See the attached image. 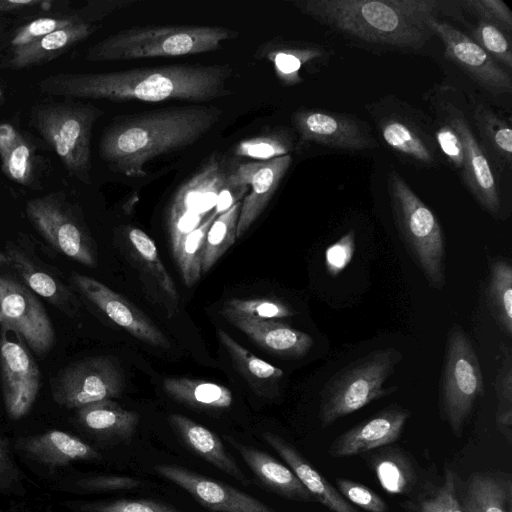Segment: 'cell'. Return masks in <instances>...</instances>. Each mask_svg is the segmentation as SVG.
Returning <instances> with one entry per match:
<instances>
[{
  "label": "cell",
  "instance_id": "37",
  "mask_svg": "<svg viewBox=\"0 0 512 512\" xmlns=\"http://www.w3.org/2000/svg\"><path fill=\"white\" fill-rule=\"evenodd\" d=\"M215 218L211 212L196 229L172 248L183 281L187 286L195 284L202 274L206 235Z\"/></svg>",
  "mask_w": 512,
  "mask_h": 512
},
{
  "label": "cell",
  "instance_id": "27",
  "mask_svg": "<svg viewBox=\"0 0 512 512\" xmlns=\"http://www.w3.org/2000/svg\"><path fill=\"white\" fill-rule=\"evenodd\" d=\"M262 437L284 460L317 502L332 512H360L292 444L272 432H264Z\"/></svg>",
  "mask_w": 512,
  "mask_h": 512
},
{
  "label": "cell",
  "instance_id": "12",
  "mask_svg": "<svg viewBox=\"0 0 512 512\" xmlns=\"http://www.w3.org/2000/svg\"><path fill=\"white\" fill-rule=\"evenodd\" d=\"M123 389V373L110 356L77 360L62 368L51 379L53 400L68 409L117 398Z\"/></svg>",
  "mask_w": 512,
  "mask_h": 512
},
{
  "label": "cell",
  "instance_id": "34",
  "mask_svg": "<svg viewBox=\"0 0 512 512\" xmlns=\"http://www.w3.org/2000/svg\"><path fill=\"white\" fill-rule=\"evenodd\" d=\"M163 389L174 400L193 408L221 410L232 404L231 391L213 382L187 377H167L163 381Z\"/></svg>",
  "mask_w": 512,
  "mask_h": 512
},
{
  "label": "cell",
  "instance_id": "31",
  "mask_svg": "<svg viewBox=\"0 0 512 512\" xmlns=\"http://www.w3.org/2000/svg\"><path fill=\"white\" fill-rule=\"evenodd\" d=\"M94 30L93 24L80 20L31 44L13 49L8 64L12 68L20 69L48 62L89 37Z\"/></svg>",
  "mask_w": 512,
  "mask_h": 512
},
{
  "label": "cell",
  "instance_id": "50",
  "mask_svg": "<svg viewBox=\"0 0 512 512\" xmlns=\"http://www.w3.org/2000/svg\"><path fill=\"white\" fill-rule=\"evenodd\" d=\"M337 489L352 505L368 512H387L386 502L369 487L350 479L339 478Z\"/></svg>",
  "mask_w": 512,
  "mask_h": 512
},
{
  "label": "cell",
  "instance_id": "51",
  "mask_svg": "<svg viewBox=\"0 0 512 512\" xmlns=\"http://www.w3.org/2000/svg\"><path fill=\"white\" fill-rule=\"evenodd\" d=\"M355 250V231L350 229L346 234L331 244L325 252L327 273L338 276L350 263Z\"/></svg>",
  "mask_w": 512,
  "mask_h": 512
},
{
  "label": "cell",
  "instance_id": "4",
  "mask_svg": "<svg viewBox=\"0 0 512 512\" xmlns=\"http://www.w3.org/2000/svg\"><path fill=\"white\" fill-rule=\"evenodd\" d=\"M236 30L206 25H148L118 31L92 45L89 61L177 57L216 51L238 37Z\"/></svg>",
  "mask_w": 512,
  "mask_h": 512
},
{
  "label": "cell",
  "instance_id": "13",
  "mask_svg": "<svg viewBox=\"0 0 512 512\" xmlns=\"http://www.w3.org/2000/svg\"><path fill=\"white\" fill-rule=\"evenodd\" d=\"M0 323L18 333L38 356L54 345L55 331L42 303L18 278L1 272Z\"/></svg>",
  "mask_w": 512,
  "mask_h": 512
},
{
  "label": "cell",
  "instance_id": "47",
  "mask_svg": "<svg viewBox=\"0 0 512 512\" xmlns=\"http://www.w3.org/2000/svg\"><path fill=\"white\" fill-rule=\"evenodd\" d=\"M80 20L82 19L77 17L38 18L20 27L13 36L11 45L14 47L13 49L26 46L54 31L67 28Z\"/></svg>",
  "mask_w": 512,
  "mask_h": 512
},
{
  "label": "cell",
  "instance_id": "21",
  "mask_svg": "<svg viewBox=\"0 0 512 512\" xmlns=\"http://www.w3.org/2000/svg\"><path fill=\"white\" fill-rule=\"evenodd\" d=\"M410 414L408 409L390 405L338 435L328 453L342 458L387 446L400 437Z\"/></svg>",
  "mask_w": 512,
  "mask_h": 512
},
{
  "label": "cell",
  "instance_id": "11",
  "mask_svg": "<svg viewBox=\"0 0 512 512\" xmlns=\"http://www.w3.org/2000/svg\"><path fill=\"white\" fill-rule=\"evenodd\" d=\"M28 219L55 250L85 266L96 263V249L80 214L63 197L45 195L27 202Z\"/></svg>",
  "mask_w": 512,
  "mask_h": 512
},
{
  "label": "cell",
  "instance_id": "24",
  "mask_svg": "<svg viewBox=\"0 0 512 512\" xmlns=\"http://www.w3.org/2000/svg\"><path fill=\"white\" fill-rule=\"evenodd\" d=\"M236 328L256 344L280 357L300 358L314 344L313 338L300 330L274 320L255 319L222 312Z\"/></svg>",
  "mask_w": 512,
  "mask_h": 512
},
{
  "label": "cell",
  "instance_id": "44",
  "mask_svg": "<svg viewBox=\"0 0 512 512\" xmlns=\"http://www.w3.org/2000/svg\"><path fill=\"white\" fill-rule=\"evenodd\" d=\"M222 312L264 320L286 318L295 313L286 304L267 298L230 299L225 303Z\"/></svg>",
  "mask_w": 512,
  "mask_h": 512
},
{
  "label": "cell",
  "instance_id": "57",
  "mask_svg": "<svg viewBox=\"0 0 512 512\" xmlns=\"http://www.w3.org/2000/svg\"><path fill=\"white\" fill-rule=\"evenodd\" d=\"M0 325H1V323H0Z\"/></svg>",
  "mask_w": 512,
  "mask_h": 512
},
{
  "label": "cell",
  "instance_id": "52",
  "mask_svg": "<svg viewBox=\"0 0 512 512\" xmlns=\"http://www.w3.org/2000/svg\"><path fill=\"white\" fill-rule=\"evenodd\" d=\"M142 481L135 477L118 475H99L80 479L76 486L90 492H108L136 489Z\"/></svg>",
  "mask_w": 512,
  "mask_h": 512
},
{
  "label": "cell",
  "instance_id": "18",
  "mask_svg": "<svg viewBox=\"0 0 512 512\" xmlns=\"http://www.w3.org/2000/svg\"><path fill=\"white\" fill-rule=\"evenodd\" d=\"M154 471L213 512H276L241 490L187 468L174 464H156Z\"/></svg>",
  "mask_w": 512,
  "mask_h": 512
},
{
  "label": "cell",
  "instance_id": "17",
  "mask_svg": "<svg viewBox=\"0 0 512 512\" xmlns=\"http://www.w3.org/2000/svg\"><path fill=\"white\" fill-rule=\"evenodd\" d=\"M291 163L290 154L268 161L236 163L228 177V184L251 188L242 201L236 238L242 237L265 210Z\"/></svg>",
  "mask_w": 512,
  "mask_h": 512
},
{
  "label": "cell",
  "instance_id": "9",
  "mask_svg": "<svg viewBox=\"0 0 512 512\" xmlns=\"http://www.w3.org/2000/svg\"><path fill=\"white\" fill-rule=\"evenodd\" d=\"M103 111L84 103H45L31 112V123L53 148L71 176L89 184L91 132Z\"/></svg>",
  "mask_w": 512,
  "mask_h": 512
},
{
  "label": "cell",
  "instance_id": "49",
  "mask_svg": "<svg viewBox=\"0 0 512 512\" xmlns=\"http://www.w3.org/2000/svg\"><path fill=\"white\" fill-rule=\"evenodd\" d=\"M82 512H182L163 502L146 499H120L114 501L87 502Z\"/></svg>",
  "mask_w": 512,
  "mask_h": 512
},
{
  "label": "cell",
  "instance_id": "8",
  "mask_svg": "<svg viewBox=\"0 0 512 512\" xmlns=\"http://www.w3.org/2000/svg\"><path fill=\"white\" fill-rule=\"evenodd\" d=\"M433 113L443 118L458 134L464 151L460 178L477 203L492 217L501 212L496 171L472 129L462 95L452 86H435L427 95Z\"/></svg>",
  "mask_w": 512,
  "mask_h": 512
},
{
  "label": "cell",
  "instance_id": "3",
  "mask_svg": "<svg viewBox=\"0 0 512 512\" xmlns=\"http://www.w3.org/2000/svg\"><path fill=\"white\" fill-rule=\"evenodd\" d=\"M222 114L215 106L189 105L122 115L103 131L99 153L115 172L144 177L147 164L195 144Z\"/></svg>",
  "mask_w": 512,
  "mask_h": 512
},
{
  "label": "cell",
  "instance_id": "38",
  "mask_svg": "<svg viewBox=\"0 0 512 512\" xmlns=\"http://www.w3.org/2000/svg\"><path fill=\"white\" fill-rule=\"evenodd\" d=\"M242 201L217 216L211 224L205 240L201 273L208 272L220 257L234 244Z\"/></svg>",
  "mask_w": 512,
  "mask_h": 512
},
{
  "label": "cell",
  "instance_id": "10",
  "mask_svg": "<svg viewBox=\"0 0 512 512\" xmlns=\"http://www.w3.org/2000/svg\"><path fill=\"white\" fill-rule=\"evenodd\" d=\"M483 393V375L475 349L463 329L455 324L447 335L439 383L441 413L454 435H461Z\"/></svg>",
  "mask_w": 512,
  "mask_h": 512
},
{
  "label": "cell",
  "instance_id": "35",
  "mask_svg": "<svg viewBox=\"0 0 512 512\" xmlns=\"http://www.w3.org/2000/svg\"><path fill=\"white\" fill-rule=\"evenodd\" d=\"M489 311L500 330L512 336V266L508 259L497 258L490 264L486 288Z\"/></svg>",
  "mask_w": 512,
  "mask_h": 512
},
{
  "label": "cell",
  "instance_id": "54",
  "mask_svg": "<svg viewBox=\"0 0 512 512\" xmlns=\"http://www.w3.org/2000/svg\"><path fill=\"white\" fill-rule=\"evenodd\" d=\"M249 191L248 186L230 185L227 184L220 192L217 203L212 211V214L217 217L230 209L237 202L246 196Z\"/></svg>",
  "mask_w": 512,
  "mask_h": 512
},
{
  "label": "cell",
  "instance_id": "36",
  "mask_svg": "<svg viewBox=\"0 0 512 512\" xmlns=\"http://www.w3.org/2000/svg\"><path fill=\"white\" fill-rule=\"evenodd\" d=\"M302 144L287 127H277L263 134L239 141L233 147L238 158L251 161H268L277 157L291 155Z\"/></svg>",
  "mask_w": 512,
  "mask_h": 512
},
{
  "label": "cell",
  "instance_id": "16",
  "mask_svg": "<svg viewBox=\"0 0 512 512\" xmlns=\"http://www.w3.org/2000/svg\"><path fill=\"white\" fill-rule=\"evenodd\" d=\"M294 130L303 142L346 150L378 147L368 123L353 114L316 108H300L292 115Z\"/></svg>",
  "mask_w": 512,
  "mask_h": 512
},
{
  "label": "cell",
  "instance_id": "29",
  "mask_svg": "<svg viewBox=\"0 0 512 512\" xmlns=\"http://www.w3.org/2000/svg\"><path fill=\"white\" fill-rule=\"evenodd\" d=\"M76 420L83 429L100 440L128 444L134 436L139 415L124 409L112 399H106L78 408Z\"/></svg>",
  "mask_w": 512,
  "mask_h": 512
},
{
  "label": "cell",
  "instance_id": "19",
  "mask_svg": "<svg viewBox=\"0 0 512 512\" xmlns=\"http://www.w3.org/2000/svg\"><path fill=\"white\" fill-rule=\"evenodd\" d=\"M70 280L75 291L131 335L154 346H169L167 337L141 310L105 284L77 272Z\"/></svg>",
  "mask_w": 512,
  "mask_h": 512
},
{
  "label": "cell",
  "instance_id": "7",
  "mask_svg": "<svg viewBox=\"0 0 512 512\" xmlns=\"http://www.w3.org/2000/svg\"><path fill=\"white\" fill-rule=\"evenodd\" d=\"M365 109L383 143L399 161L417 169L441 165L443 157L429 115L395 95L383 96Z\"/></svg>",
  "mask_w": 512,
  "mask_h": 512
},
{
  "label": "cell",
  "instance_id": "20",
  "mask_svg": "<svg viewBox=\"0 0 512 512\" xmlns=\"http://www.w3.org/2000/svg\"><path fill=\"white\" fill-rule=\"evenodd\" d=\"M236 163L214 153L175 193L168 215L190 214L205 219L213 211Z\"/></svg>",
  "mask_w": 512,
  "mask_h": 512
},
{
  "label": "cell",
  "instance_id": "30",
  "mask_svg": "<svg viewBox=\"0 0 512 512\" xmlns=\"http://www.w3.org/2000/svg\"><path fill=\"white\" fill-rule=\"evenodd\" d=\"M471 117L477 137L495 171L510 169L512 163V128L490 105L475 98Z\"/></svg>",
  "mask_w": 512,
  "mask_h": 512
},
{
  "label": "cell",
  "instance_id": "28",
  "mask_svg": "<svg viewBox=\"0 0 512 512\" xmlns=\"http://www.w3.org/2000/svg\"><path fill=\"white\" fill-rule=\"evenodd\" d=\"M16 447L27 457L48 466H64L77 460L101 458V454L91 445L60 430L19 439Z\"/></svg>",
  "mask_w": 512,
  "mask_h": 512
},
{
  "label": "cell",
  "instance_id": "33",
  "mask_svg": "<svg viewBox=\"0 0 512 512\" xmlns=\"http://www.w3.org/2000/svg\"><path fill=\"white\" fill-rule=\"evenodd\" d=\"M0 160L5 175L14 182L32 186L35 153L32 144L9 123H0Z\"/></svg>",
  "mask_w": 512,
  "mask_h": 512
},
{
  "label": "cell",
  "instance_id": "56",
  "mask_svg": "<svg viewBox=\"0 0 512 512\" xmlns=\"http://www.w3.org/2000/svg\"><path fill=\"white\" fill-rule=\"evenodd\" d=\"M3 95V91L0 89V97H2Z\"/></svg>",
  "mask_w": 512,
  "mask_h": 512
},
{
  "label": "cell",
  "instance_id": "53",
  "mask_svg": "<svg viewBox=\"0 0 512 512\" xmlns=\"http://www.w3.org/2000/svg\"><path fill=\"white\" fill-rule=\"evenodd\" d=\"M21 471L16 465L9 444L0 434V491H8L21 480Z\"/></svg>",
  "mask_w": 512,
  "mask_h": 512
},
{
  "label": "cell",
  "instance_id": "5",
  "mask_svg": "<svg viewBox=\"0 0 512 512\" xmlns=\"http://www.w3.org/2000/svg\"><path fill=\"white\" fill-rule=\"evenodd\" d=\"M387 188L394 223L408 254L429 285L442 289L446 253L439 220L395 169L388 173Z\"/></svg>",
  "mask_w": 512,
  "mask_h": 512
},
{
  "label": "cell",
  "instance_id": "45",
  "mask_svg": "<svg viewBox=\"0 0 512 512\" xmlns=\"http://www.w3.org/2000/svg\"><path fill=\"white\" fill-rule=\"evenodd\" d=\"M434 136L439 151L448 165L458 173H462L464 166V151L461 140L456 131L443 118L434 114Z\"/></svg>",
  "mask_w": 512,
  "mask_h": 512
},
{
  "label": "cell",
  "instance_id": "48",
  "mask_svg": "<svg viewBox=\"0 0 512 512\" xmlns=\"http://www.w3.org/2000/svg\"><path fill=\"white\" fill-rule=\"evenodd\" d=\"M420 512H464L453 471L446 470L442 485L420 503Z\"/></svg>",
  "mask_w": 512,
  "mask_h": 512
},
{
  "label": "cell",
  "instance_id": "46",
  "mask_svg": "<svg viewBox=\"0 0 512 512\" xmlns=\"http://www.w3.org/2000/svg\"><path fill=\"white\" fill-rule=\"evenodd\" d=\"M459 5L480 20L495 25L503 32L510 33L512 30V12L508 5L501 0H463L459 1Z\"/></svg>",
  "mask_w": 512,
  "mask_h": 512
},
{
  "label": "cell",
  "instance_id": "1",
  "mask_svg": "<svg viewBox=\"0 0 512 512\" xmlns=\"http://www.w3.org/2000/svg\"><path fill=\"white\" fill-rule=\"evenodd\" d=\"M228 65H169L44 78L39 89L52 96L148 103H203L230 93Z\"/></svg>",
  "mask_w": 512,
  "mask_h": 512
},
{
  "label": "cell",
  "instance_id": "15",
  "mask_svg": "<svg viewBox=\"0 0 512 512\" xmlns=\"http://www.w3.org/2000/svg\"><path fill=\"white\" fill-rule=\"evenodd\" d=\"M428 27L444 46V56L459 67L472 81L493 96L512 92V77L469 35L447 21L433 16Z\"/></svg>",
  "mask_w": 512,
  "mask_h": 512
},
{
  "label": "cell",
  "instance_id": "23",
  "mask_svg": "<svg viewBox=\"0 0 512 512\" xmlns=\"http://www.w3.org/2000/svg\"><path fill=\"white\" fill-rule=\"evenodd\" d=\"M327 47L308 41L273 38L261 44L254 58L271 63L282 86L292 87L304 81L301 72L312 64L327 60Z\"/></svg>",
  "mask_w": 512,
  "mask_h": 512
},
{
  "label": "cell",
  "instance_id": "41",
  "mask_svg": "<svg viewBox=\"0 0 512 512\" xmlns=\"http://www.w3.org/2000/svg\"><path fill=\"white\" fill-rule=\"evenodd\" d=\"M376 476L382 487L393 494L408 491L414 473L408 460L396 451L383 453L374 463Z\"/></svg>",
  "mask_w": 512,
  "mask_h": 512
},
{
  "label": "cell",
  "instance_id": "22",
  "mask_svg": "<svg viewBox=\"0 0 512 512\" xmlns=\"http://www.w3.org/2000/svg\"><path fill=\"white\" fill-rule=\"evenodd\" d=\"M0 267L12 270L14 276L31 291L69 317L76 315L79 303L73 291L24 251L7 244L3 250H0Z\"/></svg>",
  "mask_w": 512,
  "mask_h": 512
},
{
  "label": "cell",
  "instance_id": "25",
  "mask_svg": "<svg viewBox=\"0 0 512 512\" xmlns=\"http://www.w3.org/2000/svg\"><path fill=\"white\" fill-rule=\"evenodd\" d=\"M224 438L239 453L243 461L269 490L280 497L297 502H317L293 471L270 454L243 444L231 436Z\"/></svg>",
  "mask_w": 512,
  "mask_h": 512
},
{
  "label": "cell",
  "instance_id": "2",
  "mask_svg": "<svg viewBox=\"0 0 512 512\" xmlns=\"http://www.w3.org/2000/svg\"><path fill=\"white\" fill-rule=\"evenodd\" d=\"M436 0H299L293 4L352 43L381 50L415 51L433 35L427 20L443 12Z\"/></svg>",
  "mask_w": 512,
  "mask_h": 512
},
{
  "label": "cell",
  "instance_id": "26",
  "mask_svg": "<svg viewBox=\"0 0 512 512\" xmlns=\"http://www.w3.org/2000/svg\"><path fill=\"white\" fill-rule=\"evenodd\" d=\"M168 422L189 451L242 485L250 484L248 477L213 431L181 414H170Z\"/></svg>",
  "mask_w": 512,
  "mask_h": 512
},
{
  "label": "cell",
  "instance_id": "32",
  "mask_svg": "<svg viewBox=\"0 0 512 512\" xmlns=\"http://www.w3.org/2000/svg\"><path fill=\"white\" fill-rule=\"evenodd\" d=\"M464 512H512V481L509 474L477 473L467 484L461 502Z\"/></svg>",
  "mask_w": 512,
  "mask_h": 512
},
{
  "label": "cell",
  "instance_id": "43",
  "mask_svg": "<svg viewBox=\"0 0 512 512\" xmlns=\"http://www.w3.org/2000/svg\"><path fill=\"white\" fill-rule=\"evenodd\" d=\"M500 66L512 69V50L505 32L484 20H478L469 35Z\"/></svg>",
  "mask_w": 512,
  "mask_h": 512
},
{
  "label": "cell",
  "instance_id": "42",
  "mask_svg": "<svg viewBox=\"0 0 512 512\" xmlns=\"http://www.w3.org/2000/svg\"><path fill=\"white\" fill-rule=\"evenodd\" d=\"M495 392L498 400L496 424L511 444L512 440V352L504 347L503 357L495 378Z\"/></svg>",
  "mask_w": 512,
  "mask_h": 512
},
{
  "label": "cell",
  "instance_id": "55",
  "mask_svg": "<svg viewBox=\"0 0 512 512\" xmlns=\"http://www.w3.org/2000/svg\"><path fill=\"white\" fill-rule=\"evenodd\" d=\"M41 4L42 2L38 0H0V11L10 12L22 10Z\"/></svg>",
  "mask_w": 512,
  "mask_h": 512
},
{
  "label": "cell",
  "instance_id": "39",
  "mask_svg": "<svg viewBox=\"0 0 512 512\" xmlns=\"http://www.w3.org/2000/svg\"><path fill=\"white\" fill-rule=\"evenodd\" d=\"M221 344L225 347L236 369L249 381H278L283 371L260 359L222 329L217 331Z\"/></svg>",
  "mask_w": 512,
  "mask_h": 512
},
{
  "label": "cell",
  "instance_id": "6",
  "mask_svg": "<svg viewBox=\"0 0 512 512\" xmlns=\"http://www.w3.org/2000/svg\"><path fill=\"white\" fill-rule=\"evenodd\" d=\"M402 353L394 348L372 351L340 369L324 385L320 394L319 420L322 428L332 425L398 388L384 387Z\"/></svg>",
  "mask_w": 512,
  "mask_h": 512
},
{
  "label": "cell",
  "instance_id": "14",
  "mask_svg": "<svg viewBox=\"0 0 512 512\" xmlns=\"http://www.w3.org/2000/svg\"><path fill=\"white\" fill-rule=\"evenodd\" d=\"M0 377L7 415L19 420L31 410L41 386V373L21 336L0 325Z\"/></svg>",
  "mask_w": 512,
  "mask_h": 512
},
{
  "label": "cell",
  "instance_id": "40",
  "mask_svg": "<svg viewBox=\"0 0 512 512\" xmlns=\"http://www.w3.org/2000/svg\"><path fill=\"white\" fill-rule=\"evenodd\" d=\"M128 238L160 288L169 298L177 302L179 295L175 283L161 262L155 242L139 228H131Z\"/></svg>",
  "mask_w": 512,
  "mask_h": 512
}]
</instances>
